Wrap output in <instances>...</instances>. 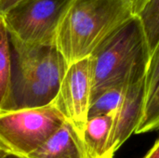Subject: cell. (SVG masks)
Segmentation results:
<instances>
[{"label": "cell", "instance_id": "6da1fadb", "mask_svg": "<svg viewBox=\"0 0 159 158\" xmlns=\"http://www.w3.org/2000/svg\"><path fill=\"white\" fill-rule=\"evenodd\" d=\"M12 83L7 111L49 106L69 64L55 45H25L10 39Z\"/></svg>", "mask_w": 159, "mask_h": 158}, {"label": "cell", "instance_id": "7a4b0ae2", "mask_svg": "<svg viewBox=\"0 0 159 158\" xmlns=\"http://www.w3.org/2000/svg\"><path fill=\"white\" fill-rule=\"evenodd\" d=\"M134 16L130 0H74L60 25L55 46L70 65L89 57Z\"/></svg>", "mask_w": 159, "mask_h": 158}, {"label": "cell", "instance_id": "3957f363", "mask_svg": "<svg viewBox=\"0 0 159 158\" xmlns=\"http://www.w3.org/2000/svg\"><path fill=\"white\" fill-rule=\"evenodd\" d=\"M91 102L116 87H126L137 74L147 72L151 52L137 15L106 38L89 56Z\"/></svg>", "mask_w": 159, "mask_h": 158}, {"label": "cell", "instance_id": "277c9868", "mask_svg": "<svg viewBox=\"0 0 159 158\" xmlns=\"http://www.w3.org/2000/svg\"><path fill=\"white\" fill-rule=\"evenodd\" d=\"M53 106L0 113V151L26 158L40 148L65 123Z\"/></svg>", "mask_w": 159, "mask_h": 158}, {"label": "cell", "instance_id": "5b68a950", "mask_svg": "<svg viewBox=\"0 0 159 158\" xmlns=\"http://www.w3.org/2000/svg\"><path fill=\"white\" fill-rule=\"evenodd\" d=\"M74 0H22L4 20L11 40L25 45H55L60 25Z\"/></svg>", "mask_w": 159, "mask_h": 158}, {"label": "cell", "instance_id": "8992f818", "mask_svg": "<svg viewBox=\"0 0 159 158\" xmlns=\"http://www.w3.org/2000/svg\"><path fill=\"white\" fill-rule=\"evenodd\" d=\"M92 76L89 57L69 65L53 105L82 138L91 104Z\"/></svg>", "mask_w": 159, "mask_h": 158}, {"label": "cell", "instance_id": "52a82bcc", "mask_svg": "<svg viewBox=\"0 0 159 158\" xmlns=\"http://www.w3.org/2000/svg\"><path fill=\"white\" fill-rule=\"evenodd\" d=\"M145 73L135 75L125 88L122 102L114 119L110 148L115 155L121 145L136 132L142 120L145 103Z\"/></svg>", "mask_w": 159, "mask_h": 158}, {"label": "cell", "instance_id": "ba28073f", "mask_svg": "<svg viewBox=\"0 0 159 158\" xmlns=\"http://www.w3.org/2000/svg\"><path fill=\"white\" fill-rule=\"evenodd\" d=\"M26 158H88L82 138L65 121L40 148Z\"/></svg>", "mask_w": 159, "mask_h": 158}, {"label": "cell", "instance_id": "9c48e42d", "mask_svg": "<svg viewBox=\"0 0 159 158\" xmlns=\"http://www.w3.org/2000/svg\"><path fill=\"white\" fill-rule=\"evenodd\" d=\"M116 113L89 117L82 136L88 158L114 157L110 141Z\"/></svg>", "mask_w": 159, "mask_h": 158}, {"label": "cell", "instance_id": "30bf717a", "mask_svg": "<svg viewBox=\"0 0 159 158\" xmlns=\"http://www.w3.org/2000/svg\"><path fill=\"white\" fill-rule=\"evenodd\" d=\"M10 37L4 20L0 14V113L6 110L12 83V52Z\"/></svg>", "mask_w": 159, "mask_h": 158}, {"label": "cell", "instance_id": "8fae6325", "mask_svg": "<svg viewBox=\"0 0 159 158\" xmlns=\"http://www.w3.org/2000/svg\"><path fill=\"white\" fill-rule=\"evenodd\" d=\"M137 16L143 24L152 56L159 46V0H149Z\"/></svg>", "mask_w": 159, "mask_h": 158}, {"label": "cell", "instance_id": "7c38bea8", "mask_svg": "<svg viewBox=\"0 0 159 158\" xmlns=\"http://www.w3.org/2000/svg\"><path fill=\"white\" fill-rule=\"evenodd\" d=\"M126 87L113 88L101 94L91 102L89 117L116 113L122 102Z\"/></svg>", "mask_w": 159, "mask_h": 158}, {"label": "cell", "instance_id": "4fadbf2b", "mask_svg": "<svg viewBox=\"0 0 159 158\" xmlns=\"http://www.w3.org/2000/svg\"><path fill=\"white\" fill-rule=\"evenodd\" d=\"M159 129V85L146 101L143 115L136 134L156 131Z\"/></svg>", "mask_w": 159, "mask_h": 158}, {"label": "cell", "instance_id": "5bb4252c", "mask_svg": "<svg viewBox=\"0 0 159 158\" xmlns=\"http://www.w3.org/2000/svg\"><path fill=\"white\" fill-rule=\"evenodd\" d=\"M159 85V46L152 54L145 75L146 101Z\"/></svg>", "mask_w": 159, "mask_h": 158}, {"label": "cell", "instance_id": "9a60e30c", "mask_svg": "<svg viewBox=\"0 0 159 158\" xmlns=\"http://www.w3.org/2000/svg\"><path fill=\"white\" fill-rule=\"evenodd\" d=\"M20 1L22 0H0V14L5 15Z\"/></svg>", "mask_w": 159, "mask_h": 158}, {"label": "cell", "instance_id": "2e32d148", "mask_svg": "<svg viewBox=\"0 0 159 158\" xmlns=\"http://www.w3.org/2000/svg\"><path fill=\"white\" fill-rule=\"evenodd\" d=\"M132 5H133V8L135 11V15H138L141 10L144 7V6L147 4V2L149 0H130Z\"/></svg>", "mask_w": 159, "mask_h": 158}, {"label": "cell", "instance_id": "e0dca14e", "mask_svg": "<svg viewBox=\"0 0 159 158\" xmlns=\"http://www.w3.org/2000/svg\"><path fill=\"white\" fill-rule=\"evenodd\" d=\"M143 158H159V140Z\"/></svg>", "mask_w": 159, "mask_h": 158}, {"label": "cell", "instance_id": "ac0fdd59", "mask_svg": "<svg viewBox=\"0 0 159 158\" xmlns=\"http://www.w3.org/2000/svg\"><path fill=\"white\" fill-rule=\"evenodd\" d=\"M1 158H21V157H18V156H11V155H6V156H2Z\"/></svg>", "mask_w": 159, "mask_h": 158}, {"label": "cell", "instance_id": "d6986e66", "mask_svg": "<svg viewBox=\"0 0 159 158\" xmlns=\"http://www.w3.org/2000/svg\"><path fill=\"white\" fill-rule=\"evenodd\" d=\"M7 154H5V153H3L2 151H0V158L2 157V156H6Z\"/></svg>", "mask_w": 159, "mask_h": 158}]
</instances>
